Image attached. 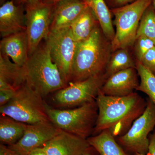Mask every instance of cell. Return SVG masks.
Returning a JSON list of instances; mask_svg holds the SVG:
<instances>
[{
  "label": "cell",
  "mask_w": 155,
  "mask_h": 155,
  "mask_svg": "<svg viewBox=\"0 0 155 155\" xmlns=\"http://www.w3.org/2000/svg\"><path fill=\"white\" fill-rule=\"evenodd\" d=\"M152 5L155 11V0H152Z\"/></svg>",
  "instance_id": "d590c367"
},
{
  "label": "cell",
  "mask_w": 155,
  "mask_h": 155,
  "mask_svg": "<svg viewBox=\"0 0 155 155\" xmlns=\"http://www.w3.org/2000/svg\"><path fill=\"white\" fill-rule=\"evenodd\" d=\"M0 113L24 124L52 123L43 98L26 83L16 91L8 104L0 107Z\"/></svg>",
  "instance_id": "5b68a950"
},
{
  "label": "cell",
  "mask_w": 155,
  "mask_h": 155,
  "mask_svg": "<svg viewBox=\"0 0 155 155\" xmlns=\"http://www.w3.org/2000/svg\"><path fill=\"white\" fill-rule=\"evenodd\" d=\"M87 140L99 155H133L126 151L108 130L92 135Z\"/></svg>",
  "instance_id": "ac0fdd59"
},
{
  "label": "cell",
  "mask_w": 155,
  "mask_h": 155,
  "mask_svg": "<svg viewBox=\"0 0 155 155\" xmlns=\"http://www.w3.org/2000/svg\"><path fill=\"white\" fill-rule=\"evenodd\" d=\"M90 147L86 139L61 130L42 147L48 155H81Z\"/></svg>",
  "instance_id": "4fadbf2b"
},
{
  "label": "cell",
  "mask_w": 155,
  "mask_h": 155,
  "mask_svg": "<svg viewBox=\"0 0 155 155\" xmlns=\"http://www.w3.org/2000/svg\"><path fill=\"white\" fill-rule=\"evenodd\" d=\"M6 2V0H0V4H1V5H2L3 4L5 3Z\"/></svg>",
  "instance_id": "e575fe53"
},
{
  "label": "cell",
  "mask_w": 155,
  "mask_h": 155,
  "mask_svg": "<svg viewBox=\"0 0 155 155\" xmlns=\"http://www.w3.org/2000/svg\"><path fill=\"white\" fill-rule=\"evenodd\" d=\"M140 36L148 38L155 44V11L152 5L145 11L140 22L136 38Z\"/></svg>",
  "instance_id": "cb8c5ba5"
},
{
  "label": "cell",
  "mask_w": 155,
  "mask_h": 155,
  "mask_svg": "<svg viewBox=\"0 0 155 155\" xmlns=\"http://www.w3.org/2000/svg\"><path fill=\"white\" fill-rule=\"evenodd\" d=\"M87 7L82 0H61L56 3L50 30L70 27Z\"/></svg>",
  "instance_id": "9a60e30c"
},
{
  "label": "cell",
  "mask_w": 155,
  "mask_h": 155,
  "mask_svg": "<svg viewBox=\"0 0 155 155\" xmlns=\"http://www.w3.org/2000/svg\"><path fill=\"white\" fill-rule=\"evenodd\" d=\"M16 91L10 90H0V107L8 104L14 97Z\"/></svg>",
  "instance_id": "4316f807"
},
{
  "label": "cell",
  "mask_w": 155,
  "mask_h": 155,
  "mask_svg": "<svg viewBox=\"0 0 155 155\" xmlns=\"http://www.w3.org/2000/svg\"><path fill=\"white\" fill-rule=\"evenodd\" d=\"M109 8L111 9L120 8L133 2L135 0H105Z\"/></svg>",
  "instance_id": "83f0119b"
},
{
  "label": "cell",
  "mask_w": 155,
  "mask_h": 155,
  "mask_svg": "<svg viewBox=\"0 0 155 155\" xmlns=\"http://www.w3.org/2000/svg\"><path fill=\"white\" fill-rule=\"evenodd\" d=\"M136 60L134 59L129 48L119 49L112 52L105 70L106 78L122 70L136 68Z\"/></svg>",
  "instance_id": "7402d4cb"
},
{
  "label": "cell",
  "mask_w": 155,
  "mask_h": 155,
  "mask_svg": "<svg viewBox=\"0 0 155 155\" xmlns=\"http://www.w3.org/2000/svg\"><path fill=\"white\" fill-rule=\"evenodd\" d=\"M60 1L61 0H42L41 2L47 4H54Z\"/></svg>",
  "instance_id": "836d02e7"
},
{
  "label": "cell",
  "mask_w": 155,
  "mask_h": 155,
  "mask_svg": "<svg viewBox=\"0 0 155 155\" xmlns=\"http://www.w3.org/2000/svg\"><path fill=\"white\" fill-rule=\"evenodd\" d=\"M42 0H14L16 5H22L25 6L34 5L41 2Z\"/></svg>",
  "instance_id": "4dcf8cb0"
},
{
  "label": "cell",
  "mask_w": 155,
  "mask_h": 155,
  "mask_svg": "<svg viewBox=\"0 0 155 155\" xmlns=\"http://www.w3.org/2000/svg\"><path fill=\"white\" fill-rule=\"evenodd\" d=\"M112 52L111 41L99 25L88 38L78 42L71 82L104 72Z\"/></svg>",
  "instance_id": "7a4b0ae2"
},
{
  "label": "cell",
  "mask_w": 155,
  "mask_h": 155,
  "mask_svg": "<svg viewBox=\"0 0 155 155\" xmlns=\"http://www.w3.org/2000/svg\"><path fill=\"white\" fill-rule=\"evenodd\" d=\"M140 62L155 76V47L145 54Z\"/></svg>",
  "instance_id": "484cf974"
},
{
  "label": "cell",
  "mask_w": 155,
  "mask_h": 155,
  "mask_svg": "<svg viewBox=\"0 0 155 155\" xmlns=\"http://www.w3.org/2000/svg\"><path fill=\"white\" fill-rule=\"evenodd\" d=\"M93 11L106 37L112 41L116 31L113 26L110 10L105 0H82Z\"/></svg>",
  "instance_id": "ffe728a7"
},
{
  "label": "cell",
  "mask_w": 155,
  "mask_h": 155,
  "mask_svg": "<svg viewBox=\"0 0 155 155\" xmlns=\"http://www.w3.org/2000/svg\"><path fill=\"white\" fill-rule=\"evenodd\" d=\"M0 54L23 67L29 58V43L26 31L2 38L0 41Z\"/></svg>",
  "instance_id": "2e32d148"
},
{
  "label": "cell",
  "mask_w": 155,
  "mask_h": 155,
  "mask_svg": "<svg viewBox=\"0 0 155 155\" xmlns=\"http://www.w3.org/2000/svg\"><path fill=\"white\" fill-rule=\"evenodd\" d=\"M152 0H135L120 8L110 9L115 17L116 33L111 41L112 51L133 46L140 22Z\"/></svg>",
  "instance_id": "8992f818"
},
{
  "label": "cell",
  "mask_w": 155,
  "mask_h": 155,
  "mask_svg": "<svg viewBox=\"0 0 155 155\" xmlns=\"http://www.w3.org/2000/svg\"><path fill=\"white\" fill-rule=\"evenodd\" d=\"M28 155H48L42 147L38 148L33 150Z\"/></svg>",
  "instance_id": "1f68e13d"
},
{
  "label": "cell",
  "mask_w": 155,
  "mask_h": 155,
  "mask_svg": "<svg viewBox=\"0 0 155 155\" xmlns=\"http://www.w3.org/2000/svg\"><path fill=\"white\" fill-rule=\"evenodd\" d=\"M106 78L104 72L85 80L70 82L67 87L56 92L53 101L60 107H79L94 101Z\"/></svg>",
  "instance_id": "9c48e42d"
},
{
  "label": "cell",
  "mask_w": 155,
  "mask_h": 155,
  "mask_svg": "<svg viewBox=\"0 0 155 155\" xmlns=\"http://www.w3.org/2000/svg\"><path fill=\"white\" fill-rule=\"evenodd\" d=\"M45 106L52 123L61 130L86 139L92 135L98 113L96 100L70 110L55 109L45 101Z\"/></svg>",
  "instance_id": "277c9868"
},
{
  "label": "cell",
  "mask_w": 155,
  "mask_h": 155,
  "mask_svg": "<svg viewBox=\"0 0 155 155\" xmlns=\"http://www.w3.org/2000/svg\"><path fill=\"white\" fill-rule=\"evenodd\" d=\"M26 31L25 7L8 1L0 8V33L2 38Z\"/></svg>",
  "instance_id": "5bb4252c"
},
{
  "label": "cell",
  "mask_w": 155,
  "mask_h": 155,
  "mask_svg": "<svg viewBox=\"0 0 155 155\" xmlns=\"http://www.w3.org/2000/svg\"><path fill=\"white\" fill-rule=\"evenodd\" d=\"M81 155H99L97 152L96 150L94 148L91 146L85 151L84 153Z\"/></svg>",
  "instance_id": "d6a6232c"
},
{
  "label": "cell",
  "mask_w": 155,
  "mask_h": 155,
  "mask_svg": "<svg viewBox=\"0 0 155 155\" xmlns=\"http://www.w3.org/2000/svg\"><path fill=\"white\" fill-rule=\"evenodd\" d=\"M100 24L93 11L87 6L70 26L72 36L77 42L88 38Z\"/></svg>",
  "instance_id": "d6986e66"
},
{
  "label": "cell",
  "mask_w": 155,
  "mask_h": 155,
  "mask_svg": "<svg viewBox=\"0 0 155 155\" xmlns=\"http://www.w3.org/2000/svg\"><path fill=\"white\" fill-rule=\"evenodd\" d=\"M54 4L43 2L25 6L26 31L29 43V56L47 37L50 30Z\"/></svg>",
  "instance_id": "30bf717a"
},
{
  "label": "cell",
  "mask_w": 155,
  "mask_h": 155,
  "mask_svg": "<svg viewBox=\"0 0 155 155\" xmlns=\"http://www.w3.org/2000/svg\"><path fill=\"white\" fill-rule=\"evenodd\" d=\"M61 130L52 123L25 124L22 138L15 144L8 146L21 155H28L33 150L43 147Z\"/></svg>",
  "instance_id": "8fae6325"
},
{
  "label": "cell",
  "mask_w": 155,
  "mask_h": 155,
  "mask_svg": "<svg viewBox=\"0 0 155 155\" xmlns=\"http://www.w3.org/2000/svg\"><path fill=\"white\" fill-rule=\"evenodd\" d=\"M148 151L146 155H155V128L149 137Z\"/></svg>",
  "instance_id": "f1b7e54d"
},
{
  "label": "cell",
  "mask_w": 155,
  "mask_h": 155,
  "mask_svg": "<svg viewBox=\"0 0 155 155\" xmlns=\"http://www.w3.org/2000/svg\"><path fill=\"white\" fill-rule=\"evenodd\" d=\"M0 155H22L14 150L11 149L8 146L0 145Z\"/></svg>",
  "instance_id": "f546056e"
},
{
  "label": "cell",
  "mask_w": 155,
  "mask_h": 155,
  "mask_svg": "<svg viewBox=\"0 0 155 155\" xmlns=\"http://www.w3.org/2000/svg\"><path fill=\"white\" fill-rule=\"evenodd\" d=\"M138 76L135 68L122 70L108 78L100 91L110 96L123 97L131 94L139 85Z\"/></svg>",
  "instance_id": "7c38bea8"
},
{
  "label": "cell",
  "mask_w": 155,
  "mask_h": 155,
  "mask_svg": "<svg viewBox=\"0 0 155 155\" xmlns=\"http://www.w3.org/2000/svg\"><path fill=\"white\" fill-rule=\"evenodd\" d=\"M25 83L23 67L10 61L0 54V90L16 91Z\"/></svg>",
  "instance_id": "e0dca14e"
},
{
  "label": "cell",
  "mask_w": 155,
  "mask_h": 155,
  "mask_svg": "<svg viewBox=\"0 0 155 155\" xmlns=\"http://www.w3.org/2000/svg\"><path fill=\"white\" fill-rule=\"evenodd\" d=\"M24 130V123L5 115H2L0 117V140L2 144H15L22 138Z\"/></svg>",
  "instance_id": "44dd1931"
},
{
  "label": "cell",
  "mask_w": 155,
  "mask_h": 155,
  "mask_svg": "<svg viewBox=\"0 0 155 155\" xmlns=\"http://www.w3.org/2000/svg\"><path fill=\"white\" fill-rule=\"evenodd\" d=\"M23 68L25 83L43 98L67 86L52 60L45 41L29 56Z\"/></svg>",
  "instance_id": "3957f363"
},
{
  "label": "cell",
  "mask_w": 155,
  "mask_h": 155,
  "mask_svg": "<svg viewBox=\"0 0 155 155\" xmlns=\"http://www.w3.org/2000/svg\"><path fill=\"white\" fill-rule=\"evenodd\" d=\"M136 61V69L140 79L136 91L147 94L155 105V76L143 67L140 62Z\"/></svg>",
  "instance_id": "603a6c76"
},
{
  "label": "cell",
  "mask_w": 155,
  "mask_h": 155,
  "mask_svg": "<svg viewBox=\"0 0 155 155\" xmlns=\"http://www.w3.org/2000/svg\"><path fill=\"white\" fill-rule=\"evenodd\" d=\"M134 155H146L142 154H140V153H136Z\"/></svg>",
  "instance_id": "8d00e7d4"
},
{
  "label": "cell",
  "mask_w": 155,
  "mask_h": 155,
  "mask_svg": "<svg viewBox=\"0 0 155 155\" xmlns=\"http://www.w3.org/2000/svg\"><path fill=\"white\" fill-rule=\"evenodd\" d=\"M45 40L48 46L52 60L68 85L72 80L73 62L78 44L70 27L50 30Z\"/></svg>",
  "instance_id": "52a82bcc"
},
{
  "label": "cell",
  "mask_w": 155,
  "mask_h": 155,
  "mask_svg": "<svg viewBox=\"0 0 155 155\" xmlns=\"http://www.w3.org/2000/svg\"><path fill=\"white\" fill-rule=\"evenodd\" d=\"M143 114L136 119L128 131L116 138L126 151L131 154L147 155L149 146V137L155 128V105L150 99Z\"/></svg>",
  "instance_id": "ba28073f"
},
{
  "label": "cell",
  "mask_w": 155,
  "mask_h": 155,
  "mask_svg": "<svg viewBox=\"0 0 155 155\" xmlns=\"http://www.w3.org/2000/svg\"><path fill=\"white\" fill-rule=\"evenodd\" d=\"M134 45L136 61L139 62L147 52L155 47L154 42L148 38L143 36L137 38Z\"/></svg>",
  "instance_id": "d4e9b609"
},
{
  "label": "cell",
  "mask_w": 155,
  "mask_h": 155,
  "mask_svg": "<svg viewBox=\"0 0 155 155\" xmlns=\"http://www.w3.org/2000/svg\"><path fill=\"white\" fill-rule=\"evenodd\" d=\"M96 101L98 113L92 135L108 130L116 138L128 131L147 105V101L136 92L114 97L106 95L100 91Z\"/></svg>",
  "instance_id": "6da1fadb"
}]
</instances>
